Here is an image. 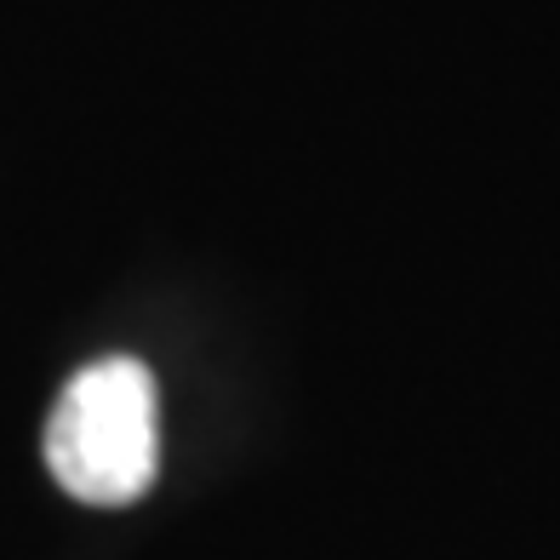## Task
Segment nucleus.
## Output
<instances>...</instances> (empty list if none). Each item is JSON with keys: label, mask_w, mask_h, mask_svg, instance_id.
Segmentation results:
<instances>
[{"label": "nucleus", "mask_w": 560, "mask_h": 560, "mask_svg": "<svg viewBox=\"0 0 560 560\" xmlns=\"http://www.w3.org/2000/svg\"><path fill=\"white\" fill-rule=\"evenodd\" d=\"M46 469L92 509L138 503L161 475V389L132 354H109L74 372L46 418Z\"/></svg>", "instance_id": "obj_1"}]
</instances>
